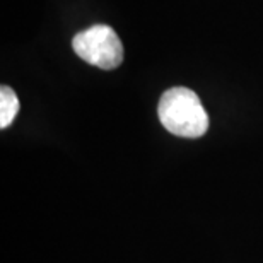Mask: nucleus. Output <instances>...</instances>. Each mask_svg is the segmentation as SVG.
Instances as JSON below:
<instances>
[{"mask_svg":"<svg viewBox=\"0 0 263 263\" xmlns=\"http://www.w3.org/2000/svg\"><path fill=\"white\" fill-rule=\"evenodd\" d=\"M76 55L103 70H113L123 62V45L118 34L104 24H96L73 36Z\"/></svg>","mask_w":263,"mask_h":263,"instance_id":"f03ea898","label":"nucleus"},{"mask_svg":"<svg viewBox=\"0 0 263 263\" xmlns=\"http://www.w3.org/2000/svg\"><path fill=\"white\" fill-rule=\"evenodd\" d=\"M157 113L164 128L178 137L198 139L209 128L207 111L200 98L188 87H173L166 91L159 101Z\"/></svg>","mask_w":263,"mask_h":263,"instance_id":"f257e3e1","label":"nucleus"},{"mask_svg":"<svg viewBox=\"0 0 263 263\" xmlns=\"http://www.w3.org/2000/svg\"><path fill=\"white\" fill-rule=\"evenodd\" d=\"M19 111V99L9 86L0 89V128L10 127Z\"/></svg>","mask_w":263,"mask_h":263,"instance_id":"7ed1b4c3","label":"nucleus"}]
</instances>
